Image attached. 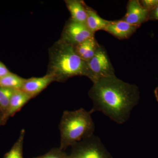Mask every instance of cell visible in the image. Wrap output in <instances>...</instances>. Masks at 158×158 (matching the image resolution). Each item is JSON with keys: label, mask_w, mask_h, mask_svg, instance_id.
<instances>
[{"label": "cell", "mask_w": 158, "mask_h": 158, "mask_svg": "<svg viewBox=\"0 0 158 158\" xmlns=\"http://www.w3.org/2000/svg\"><path fill=\"white\" fill-rule=\"evenodd\" d=\"M141 5L150 12L158 6V0H142L140 1Z\"/></svg>", "instance_id": "cell-18"}, {"label": "cell", "mask_w": 158, "mask_h": 158, "mask_svg": "<svg viewBox=\"0 0 158 158\" xmlns=\"http://www.w3.org/2000/svg\"><path fill=\"white\" fill-rule=\"evenodd\" d=\"M93 36L94 34L90 32L85 24L70 19L65 24L60 40L75 47Z\"/></svg>", "instance_id": "cell-6"}, {"label": "cell", "mask_w": 158, "mask_h": 158, "mask_svg": "<svg viewBox=\"0 0 158 158\" xmlns=\"http://www.w3.org/2000/svg\"><path fill=\"white\" fill-rule=\"evenodd\" d=\"M92 113L90 110L88 111L83 108L63 112L59 125L60 149L64 151L94 135L95 124Z\"/></svg>", "instance_id": "cell-3"}, {"label": "cell", "mask_w": 158, "mask_h": 158, "mask_svg": "<svg viewBox=\"0 0 158 158\" xmlns=\"http://www.w3.org/2000/svg\"><path fill=\"white\" fill-rule=\"evenodd\" d=\"M72 148L71 158H113L100 139L94 135Z\"/></svg>", "instance_id": "cell-4"}, {"label": "cell", "mask_w": 158, "mask_h": 158, "mask_svg": "<svg viewBox=\"0 0 158 158\" xmlns=\"http://www.w3.org/2000/svg\"><path fill=\"white\" fill-rule=\"evenodd\" d=\"M149 20H158V6L149 12Z\"/></svg>", "instance_id": "cell-20"}, {"label": "cell", "mask_w": 158, "mask_h": 158, "mask_svg": "<svg viewBox=\"0 0 158 158\" xmlns=\"http://www.w3.org/2000/svg\"><path fill=\"white\" fill-rule=\"evenodd\" d=\"M87 77L93 83L100 79L116 75L107 52L101 45L98 49L92 59L87 62Z\"/></svg>", "instance_id": "cell-5"}, {"label": "cell", "mask_w": 158, "mask_h": 158, "mask_svg": "<svg viewBox=\"0 0 158 158\" xmlns=\"http://www.w3.org/2000/svg\"><path fill=\"white\" fill-rule=\"evenodd\" d=\"M49 64L47 74L55 81L64 82L76 76L87 77V62L76 52L73 46L62 40L55 43L49 51Z\"/></svg>", "instance_id": "cell-2"}, {"label": "cell", "mask_w": 158, "mask_h": 158, "mask_svg": "<svg viewBox=\"0 0 158 158\" xmlns=\"http://www.w3.org/2000/svg\"><path fill=\"white\" fill-rule=\"evenodd\" d=\"M32 97L21 90H15L10 99L8 110L4 116L5 124L10 117L20 111L27 103L32 99Z\"/></svg>", "instance_id": "cell-10"}, {"label": "cell", "mask_w": 158, "mask_h": 158, "mask_svg": "<svg viewBox=\"0 0 158 158\" xmlns=\"http://www.w3.org/2000/svg\"><path fill=\"white\" fill-rule=\"evenodd\" d=\"M86 10L87 16L85 24L90 32L94 34L97 31H104L110 21L102 18L96 11L87 5Z\"/></svg>", "instance_id": "cell-13"}, {"label": "cell", "mask_w": 158, "mask_h": 158, "mask_svg": "<svg viewBox=\"0 0 158 158\" xmlns=\"http://www.w3.org/2000/svg\"><path fill=\"white\" fill-rule=\"evenodd\" d=\"M66 7L71 15V19L77 22L85 24L87 19V10L84 1L81 0L65 1Z\"/></svg>", "instance_id": "cell-12"}, {"label": "cell", "mask_w": 158, "mask_h": 158, "mask_svg": "<svg viewBox=\"0 0 158 158\" xmlns=\"http://www.w3.org/2000/svg\"><path fill=\"white\" fill-rule=\"evenodd\" d=\"M4 120V115L3 113L0 111V127L1 126L5 125Z\"/></svg>", "instance_id": "cell-21"}, {"label": "cell", "mask_w": 158, "mask_h": 158, "mask_svg": "<svg viewBox=\"0 0 158 158\" xmlns=\"http://www.w3.org/2000/svg\"><path fill=\"white\" fill-rule=\"evenodd\" d=\"M139 27L130 24L122 19L110 21L104 31L119 40L127 39L135 33Z\"/></svg>", "instance_id": "cell-8"}, {"label": "cell", "mask_w": 158, "mask_h": 158, "mask_svg": "<svg viewBox=\"0 0 158 158\" xmlns=\"http://www.w3.org/2000/svg\"><path fill=\"white\" fill-rule=\"evenodd\" d=\"M10 73L11 72L8 70L5 65L2 62H0V78L7 75Z\"/></svg>", "instance_id": "cell-19"}, {"label": "cell", "mask_w": 158, "mask_h": 158, "mask_svg": "<svg viewBox=\"0 0 158 158\" xmlns=\"http://www.w3.org/2000/svg\"><path fill=\"white\" fill-rule=\"evenodd\" d=\"M154 94L156 100V101L158 102V86L156 87L154 91Z\"/></svg>", "instance_id": "cell-22"}, {"label": "cell", "mask_w": 158, "mask_h": 158, "mask_svg": "<svg viewBox=\"0 0 158 158\" xmlns=\"http://www.w3.org/2000/svg\"><path fill=\"white\" fill-rule=\"evenodd\" d=\"M24 129L21 131L17 140L8 152L6 153L3 158H23V147L25 136Z\"/></svg>", "instance_id": "cell-15"}, {"label": "cell", "mask_w": 158, "mask_h": 158, "mask_svg": "<svg viewBox=\"0 0 158 158\" xmlns=\"http://www.w3.org/2000/svg\"><path fill=\"white\" fill-rule=\"evenodd\" d=\"M122 19L140 27L142 24L149 20V12L142 6L140 1L130 0L127 6L126 13Z\"/></svg>", "instance_id": "cell-7"}, {"label": "cell", "mask_w": 158, "mask_h": 158, "mask_svg": "<svg viewBox=\"0 0 158 158\" xmlns=\"http://www.w3.org/2000/svg\"><path fill=\"white\" fill-rule=\"evenodd\" d=\"M69 157H70V156H69Z\"/></svg>", "instance_id": "cell-23"}, {"label": "cell", "mask_w": 158, "mask_h": 158, "mask_svg": "<svg viewBox=\"0 0 158 158\" xmlns=\"http://www.w3.org/2000/svg\"><path fill=\"white\" fill-rule=\"evenodd\" d=\"M55 81L53 77L48 74L41 77H32L25 80L21 90L33 98L38 95L52 82Z\"/></svg>", "instance_id": "cell-9"}, {"label": "cell", "mask_w": 158, "mask_h": 158, "mask_svg": "<svg viewBox=\"0 0 158 158\" xmlns=\"http://www.w3.org/2000/svg\"><path fill=\"white\" fill-rule=\"evenodd\" d=\"M93 103L92 113L98 111L118 124L125 123L138 105L140 93L138 86L124 82L116 75L93 83L88 92Z\"/></svg>", "instance_id": "cell-1"}, {"label": "cell", "mask_w": 158, "mask_h": 158, "mask_svg": "<svg viewBox=\"0 0 158 158\" xmlns=\"http://www.w3.org/2000/svg\"><path fill=\"white\" fill-rule=\"evenodd\" d=\"M25 79L11 73L0 78V87L13 90H21Z\"/></svg>", "instance_id": "cell-14"}, {"label": "cell", "mask_w": 158, "mask_h": 158, "mask_svg": "<svg viewBox=\"0 0 158 158\" xmlns=\"http://www.w3.org/2000/svg\"><path fill=\"white\" fill-rule=\"evenodd\" d=\"M32 158H70V157L64 151L58 148L50 150L43 155Z\"/></svg>", "instance_id": "cell-17"}, {"label": "cell", "mask_w": 158, "mask_h": 158, "mask_svg": "<svg viewBox=\"0 0 158 158\" xmlns=\"http://www.w3.org/2000/svg\"><path fill=\"white\" fill-rule=\"evenodd\" d=\"M15 90L0 87V111L3 113L4 117L9 108L11 97Z\"/></svg>", "instance_id": "cell-16"}, {"label": "cell", "mask_w": 158, "mask_h": 158, "mask_svg": "<svg viewBox=\"0 0 158 158\" xmlns=\"http://www.w3.org/2000/svg\"><path fill=\"white\" fill-rule=\"evenodd\" d=\"M100 46L94 36L74 47L78 56L82 60L88 62L94 56Z\"/></svg>", "instance_id": "cell-11"}]
</instances>
